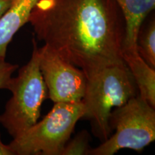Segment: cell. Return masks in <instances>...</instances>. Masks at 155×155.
Listing matches in <instances>:
<instances>
[{
	"label": "cell",
	"instance_id": "6da1fadb",
	"mask_svg": "<svg viewBox=\"0 0 155 155\" xmlns=\"http://www.w3.org/2000/svg\"><path fill=\"white\" fill-rule=\"evenodd\" d=\"M28 22L38 40L86 78L125 63V20L115 0H38Z\"/></svg>",
	"mask_w": 155,
	"mask_h": 155
},
{
	"label": "cell",
	"instance_id": "7a4b0ae2",
	"mask_svg": "<svg viewBox=\"0 0 155 155\" xmlns=\"http://www.w3.org/2000/svg\"><path fill=\"white\" fill-rule=\"evenodd\" d=\"M137 95L138 88L127 64L104 68L87 77L83 119L91 121L93 133L103 142L111 135L112 111Z\"/></svg>",
	"mask_w": 155,
	"mask_h": 155
},
{
	"label": "cell",
	"instance_id": "3957f363",
	"mask_svg": "<svg viewBox=\"0 0 155 155\" xmlns=\"http://www.w3.org/2000/svg\"><path fill=\"white\" fill-rule=\"evenodd\" d=\"M33 50L30 60L12 78L7 90L12 94L0 115V124L13 138L38 121L40 108L48 98V90L40 70L38 44L32 39Z\"/></svg>",
	"mask_w": 155,
	"mask_h": 155
},
{
	"label": "cell",
	"instance_id": "277c9868",
	"mask_svg": "<svg viewBox=\"0 0 155 155\" xmlns=\"http://www.w3.org/2000/svg\"><path fill=\"white\" fill-rule=\"evenodd\" d=\"M85 113L83 101L55 103L41 121L13 138L8 144L13 155H61Z\"/></svg>",
	"mask_w": 155,
	"mask_h": 155
},
{
	"label": "cell",
	"instance_id": "5b68a950",
	"mask_svg": "<svg viewBox=\"0 0 155 155\" xmlns=\"http://www.w3.org/2000/svg\"><path fill=\"white\" fill-rule=\"evenodd\" d=\"M109 124L115 132L88 154L113 155L122 149L141 152L155 139L154 108L138 95L114 108Z\"/></svg>",
	"mask_w": 155,
	"mask_h": 155
},
{
	"label": "cell",
	"instance_id": "8992f818",
	"mask_svg": "<svg viewBox=\"0 0 155 155\" xmlns=\"http://www.w3.org/2000/svg\"><path fill=\"white\" fill-rule=\"evenodd\" d=\"M38 52L48 98L54 103L81 101L87 83L82 70L65 61L46 45L38 48Z\"/></svg>",
	"mask_w": 155,
	"mask_h": 155
},
{
	"label": "cell",
	"instance_id": "52a82bcc",
	"mask_svg": "<svg viewBox=\"0 0 155 155\" xmlns=\"http://www.w3.org/2000/svg\"><path fill=\"white\" fill-rule=\"evenodd\" d=\"M125 20L124 51L137 52V40L145 18L154 9L155 0H115Z\"/></svg>",
	"mask_w": 155,
	"mask_h": 155
},
{
	"label": "cell",
	"instance_id": "ba28073f",
	"mask_svg": "<svg viewBox=\"0 0 155 155\" xmlns=\"http://www.w3.org/2000/svg\"><path fill=\"white\" fill-rule=\"evenodd\" d=\"M38 0H13L0 17V58H5L7 46L15 35L28 22L31 11Z\"/></svg>",
	"mask_w": 155,
	"mask_h": 155
},
{
	"label": "cell",
	"instance_id": "9c48e42d",
	"mask_svg": "<svg viewBox=\"0 0 155 155\" xmlns=\"http://www.w3.org/2000/svg\"><path fill=\"white\" fill-rule=\"evenodd\" d=\"M123 59L134 78L139 96L155 107V70L141 58L137 52H123Z\"/></svg>",
	"mask_w": 155,
	"mask_h": 155
},
{
	"label": "cell",
	"instance_id": "30bf717a",
	"mask_svg": "<svg viewBox=\"0 0 155 155\" xmlns=\"http://www.w3.org/2000/svg\"><path fill=\"white\" fill-rule=\"evenodd\" d=\"M137 51L150 67L155 68V22L153 19L147 26L139 30L137 40Z\"/></svg>",
	"mask_w": 155,
	"mask_h": 155
},
{
	"label": "cell",
	"instance_id": "8fae6325",
	"mask_svg": "<svg viewBox=\"0 0 155 155\" xmlns=\"http://www.w3.org/2000/svg\"><path fill=\"white\" fill-rule=\"evenodd\" d=\"M90 135L86 130L81 131L65 145L61 155H86L90 152Z\"/></svg>",
	"mask_w": 155,
	"mask_h": 155
},
{
	"label": "cell",
	"instance_id": "7c38bea8",
	"mask_svg": "<svg viewBox=\"0 0 155 155\" xmlns=\"http://www.w3.org/2000/svg\"><path fill=\"white\" fill-rule=\"evenodd\" d=\"M17 68V65L7 63L5 58H0V89H7L12 75Z\"/></svg>",
	"mask_w": 155,
	"mask_h": 155
},
{
	"label": "cell",
	"instance_id": "4fadbf2b",
	"mask_svg": "<svg viewBox=\"0 0 155 155\" xmlns=\"http://www.w3.org/2000/svg\"><path fill=\"white\" fill-rule=\"evenodd\" d=\"M12 2L13 0H0V17L9 9Z\"/></svg>",
	"mask_w": 155,
	"mask_h": 155
},
{
	"label": "cell",
	"instance_id": "5bb4252c",
	"mask_svg": "<svg viewBox=\"0 0 155 155\" xmlns=\"http://www.w3.org/2000/svg\"><path fill=\"white\" fill-rule=\"evenodd\" d=\"M0 155H13L9 145L5 144L2 141L1 134H0Z\"/></svg>",
	"mask_w": 155,
	"mask_h": 155
}]
</instances>
